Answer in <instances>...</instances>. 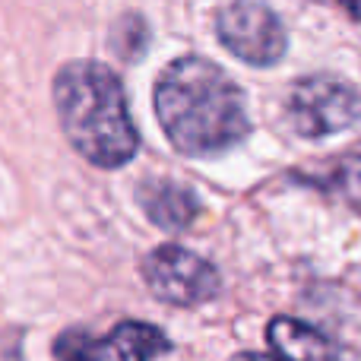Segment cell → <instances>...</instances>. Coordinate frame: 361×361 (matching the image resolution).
I'll return each instance as SVG.
<instances>
[{
  "mask_svg": "<svg viewBox=\"0 0 361 361\" xmlns=\"http://www.w3.org/2000/svg\"><path fill=\"white\" fill-rule=\"evenodd\" d=\"M216 35L225 51L250 67H273L286 57L288 35L282 19L260 0H231L216 13Z\"/></svg>",
  "mask_w": 361,
  "mask_h": 361,
  "instance_id": "obj_4",
  "label": "cell"
},
{
  "mask_svg": "<svg viewBox=\"0 0 361 361\" xmlns=\"http://www.w3.org/2000/svg\"><path fill=\"white\" fill-rule=\"evenodd\" d=\"M156 114L178 152L193 159L219 156L250 133L247 105L238 82L219 63L187 54L162 70Z\"/></svg>",
  "mask_w": 361,
  "mask_h": 361,
  "instance_id": "obj_1",
  "label": "cell"
},
{
  "mask_svg": "<svg viewBox=\"0 0 361 361\" xmlns=\"http://www.w3.org/2000/svg\"><path fill=\"white\" fill-rule=\"evenodd\" d=\"M269 349L282 358H336L343 355L336 343L330 336H324L320 330L301 324L295 317H276L269 324Z\"/></svg>",
  "mask_w": 361,
  "mask_h": 361,
  "instance_id": "obj_8",
  "label": "cell"
},
{
  "mask_svg": "<svg viewBox=\"0 0 361 361\" xmlns=\"http://www.w3.org/2000/svg\"><path fill=\"white\" fill-rule=\"evenodd\" d=\"M54 108L76 152L95 169H121L140 149L127 95L114 70L95 61H76L57 70Z\"/></svg>",
  "mask_w": 361,
  "mask_h": 361,
  "instance_id": "obj_2",
  "label": "cell"
},
{
  "mask_svg": "<svg viewBox=\"0 0 361 361\" xmlns=\"http://www.w3.org/2000/svg\"><path fill=\"white\" fill-rule=\"evenodd\" d=\"M339 4L345 6V13H349L352 19H358L361 23V0H339Z\"/></svg>",
  "mask_w": 361,
  "mask_h": 361,
  "instance_id": "obj_10",
  "label": "cell"
},
{
  "mask_svg": "<svg viewBox=\"0 0 361 361\" xmlns=\"http://www.w3.org/2000/svg\"><path fill=\"white\" fill-rule=\"evenodd\" d=\"M169 352L171 339L159 326L140 320H124L102 339L70 330L54 343L57 358H159Z\"/></svg>",
  "mask_w": 361,
  "mask_h": 361,
  "instance_id": "obj_6",
  "label": "cell"
},
{
  "mask_svg": "<svg viewBox=\"0 0 361 361\" xmlns=\"http://www.w3.org/2000/svg\"><path fill=\"white\" fill-rule=\"evenodd\" d=\"M143 279L159 301L175 307L203 305L219 292L216 267L180 244H159L143 260Z\"/></svg>",
  "mask_w": 361,
  "mask_h": 361,
  "instance_id": "obj_5",
  "label": "cell"
},
{
  "mask_svg": "<svg viewBox=\"0 0 361 361\" xmlns=\"http://www.w3.org/2000/svg\"><path fill=\"white\" fill-rule=\"evenodd\" d=\"M137 200L152 225L165 231H187L200 216V200L193 190L169 178H149L140 184Z\"/></svg>",
  "mask_w": 361,
  "mask_h": 361,
  "instance_id": "obj_7",
  "label": "cell"
},
{
  "mask_svg": "<svg viewBox=\"0 0 361 361\" xmlns=\"http://www.w3.org/2000/svg\"><path fill=\"white\" fill-rule=\"evenodd\" d=\"M286 121L305 140L336 137L361 124V92L333 73L301 76L286 95Z\"/></svg>",
  "mask_w": 361,
  "mask_h": 361,
  "instance_id": "obj_3",
  "label": "cell"
},
{
  "mask_svg": "<svg viewBox=\"0 0 361 361\" xmlns=\"http://www.w3.org/2000/svg\"><path fill=\"white\" fill-rule=\"evenodd\" d=\"M336 190L343 193V200L361 216V156H352L349 162L339 165L336 171Z\"/></svg>",
  "mask_w": 361,
  "mask_h": 361,
  "instance_id": "obj_9",
  "label": "cell"
}]
</instances>
